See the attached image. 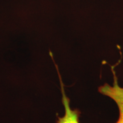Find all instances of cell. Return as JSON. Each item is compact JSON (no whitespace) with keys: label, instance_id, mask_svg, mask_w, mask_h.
Segmentation results:
<instances>
[{"label":"cell","instance_id":"cell-1","mask_svg":"<svg viewBox=\"0 0 123 123\" xmlns=\"http://www.w3.org/2000/svg\"><path fill=\"white\" fill-rule=\"evenodd\" d=\"M113 75V85L105 83L99 88V91L101 94L109 97L116 103L119 109V116L117 123H123V87L118 84L117 78L113 68H112Z\"/></svg>","mask_w":123,"mask_h":123},{"label":"cell","instance_id":"cell-2","mask_svg":"<svg viewBox=\"0 0 123 123\" xmlns=\"http://www.w3.org/2000/svg\"><path fill=\"white\" fill-rule=\"evenodd\" d=\"M56 67L59 77L62 95V103L64 107V114L63 116L58 117L56 123H80L79 116L80 113L78 110H72L71 108L70 99L66 95L64 84L62 80V78L58 71V68L56 65ZM116 123H117L116 122Z\"/></svg>","mask_w":123,"mask_h":123}]
</instances>
